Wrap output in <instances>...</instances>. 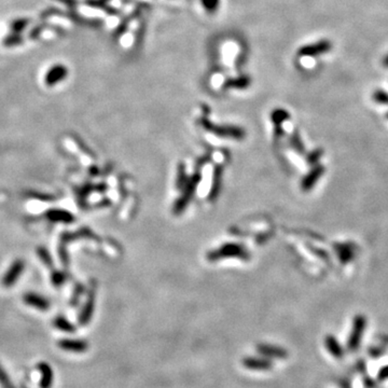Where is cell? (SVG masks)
<instances>
[{
  "mask_svg": "<svg viewBox=\"0 0 388 388\" xmlns=\"http://www.w3.org/2000/svg\"><path fill=\"white\" fill-rule=\"evenodd\" d=\"M250 79L247 76H241L234 78V79H229L226 80L224 86L226 88H238V89H243L246 88L249 84Z\"/></svg>",
  "mask_w": 388,
  "mask_h": 388,
  "instance_id": "13",
  "label": "cell"
},
{
  "mask_svg": "<svg viewBox=\"0 0 388 388\" xmlns=\"http://www.w3.org/2000/svg\"><path fill=\"white\" fill-rule=\"evenodd\" d=\"M0 386H1V388H15L10 380V377L6 374L1 365H0Z\"/></svg>",
  "mask_w": 388,
  "mask_h": 388,
  "instance_id": "16",
  "label": "cell"
},
{
  "mask_svg": "<svg viewBox=\"0 0 388 388\" xmlns=\"http://www.w3.org/2000/svg\"><path fill=\"white\" fill-rule=\"evenodd\" d=\"M386 116H387V119H388V113H387V114H386Z\"/></svg>",
  "mask_w": 388,
  "mask_h": 388,
  "instance_id": "21",
  "label": "cell"
},
{
  "mask_svg": "<svg viewBox=\"0 0 388 388\" xmlns=\"http://www.w3.org/2000/svg\"><path fill=\"white\" fill-rule=\"evenodd\" d=\"M24 303L27 304V305L35 307L37 309H40L42 312H45L50 308V302L48 299H45L44 296L37 294L34 292H28L26 293L23 297Z\"/></svg>",
  "mask_w": 388,
  "mask_h": 388,
  "instance_id": "6",
  "label": "cell"
},
{
  "mask_svg": "<svg viewBox=\"0 0 388 388\" xmlns=\"http://www.w3.org/2000/svg\"><path fill=\"white\" fill-rule=\"evenodd\" d=\"M220 0H202V4L207 12H215L219 6Z\"/></svg>",
  "mask_w": 388,
  "mask_h": 388,
  "instance_id": "18",
  "label": "cell"
},
{
  "mask_svg": "<svg viewBox=\"0 0 388 388\" xmlns=\"http://www.w3.org/2000/svg\"><path fill=\"white\" fill-rule=\"evenodd\" d=\"M383 66L388 68V54L383 58Z\"/></svg>",
  "mask_w": 388,
  "mask_h": 388,
  "instance_id": "20",
  "label": "cell"
},
{
  "mask_svg": "<svg viewBox=\"0 0 388 388\" xmlns=\"http://www.w3.org/2000/svg\"><path fill=\"white\" fill-rule=\"evenodd\" d=\"M367 327V318L364 315H357L353 320V327L351 334H349V339L347 346L352 351L357 349L360 341L362 339V335L365 333V330Z\"/></svg>",
  "mask_w": 388,
  "mask_h": 388,
  "instance_id": "1",
  "label": "cell"
},
{
  "mask_svg": "<svg viewBox=\"0 0 388 388\" xmlns=\"http://www.w3.org/2000/svg\"><path fill=\"white\" fill-rule=\"evenodd\" d=\"M47 25H48V24L42 23V24H39V25L35 26V27L29 31V35H28L29 39H31V40H36V39H38L39 37H40L41 32H42L45 28H47Z\"/></svg>",
  "mask_w": 388,
  "mask_h": 388,
  "instance_id": "17",
  "label": "cell"
},
{
  "mask_svg": "<svg viewBox=\"0 0 388 388\" xmlns=\"http://www.w3.org/2000/svg\"><path fill=\"white\" fill-rule=\"evenodd\" d=\"M326 345H327V348L329 349V352L331 353L332 356H334V357H336V358L342 357L343 349L340 345V343L338 342V340L333 338V335H329L328 338L326 339Z\"/></svg>",
  "mask_w": 388,
  "mask_h": 388,
  "instance_id": "10",
  "label": "cell"
},
{
  "mask_svg": "<svg viewBox=\"0 0 388 388\" xmlns=\"http://www.w3.org/2000/svg\"><path fill=\"white\" fill-rule=\"evenodd\" d=\"M24 42V37L21 34H16V32H10L9 35H6L2 39V44L5 48H13L21 45Z\"/></svg>",
  "mask_w": 388,
  "mask_h": 388,
  "instance_id": "9",
  "label": "cell"
},
{
  "mask_svg": "<svg viewBox=\"0 0 388 388\" xmlns=\"http://www.w3.org/2000/svg\"><path fill=\"white\" fill-rule=\"evenodd\" d=\"M332 49V43L329 40H320L313 44H307L300 48L297 51V55L302 57H314L321 54H325Z\"/></svg>",
  "mask_w": 388,
  "mask_h": 388,
  "instance_id": "2",
  "label": "cell"
},
{
  "mask_svg": "<svg viewBox=\"0 0 388 388\" xmlns=\"http://www.w3.org/2000/svg\"><path fill=\"white\" fill-rule=\"evenodd\" d=\"M68 76V69L63 64H55L50 67L44 76V83L48 87H54L60 82H63Z\"/></svg>",
  "mask_w": 388,
  "mask_h": 388,
  "instance_id": "3",
  "label": "cell"
},
{
  "mask_svg": "<svg viewBox=\"0 0 388 388\" xmlns=\"http://www.w3.org/2000/svg\"><path fill=\"white\" fill-rule=\"evenodd\" d=\"M58 347L65 352H71V353H83L88 351L89 345L87 342L82 340H71V339H65L57 343Z\"/></svg>",
  "mask_w": 388,
  "mask_h": 388,
  "instance_id": "5",
  "label": "cell"
},
{
  "mask_svg": "<svg viewBox=\"0 0 388 388\" xmlns=\"http://www.w3.org/2000/svg\"><path fill=\"white\" fill-rule=\"evenodd\" d=\"M84 3L87 5L91 6V8H96V9H100L102 11H105L108 14L115 15L119 13V10L116 8H113V6L109 5L107 1L105 0H84Z\"/></svg>",
  "mask_w": 388,
  "mask_h": 388,
  "instance_id": "8",
  "label": "cell"
},
{
  "mask_svg": "<svg viewBox=\"0 0 388 388\" xmlns=\"http://www.w3.org/2000/svg\"><path fill=\"white\" fill-rule=\"evenodd\" d=\"M30 23L29 18L26 17H19L15 18L10 23V29L11 32H16V34H21L23 30L28 27V25Z\"/></svg>",
  "mask_w": 388,
  "mask_h": 388,
  "instance_id": "11",
  "label": "cell"
},
{
  "mask_svg": "<svg viewBox=\"0 0 388 388\" xmlns=\"http://www.w3.org/2000/svg\"><path fill=\"white\" fill-rule=\"evenodd\" d=\"M48 217L53 221H63L68 222L71 220V215L64 210H50L48 212Z\"/></svg>",
  "mask_w": 388,
  "mask_h": 388,
  "instance_id": "14",
  "label": "cell"
},
{
  "mask_svg": "<svg viewBox=\"0 0 388 388\" xmlns=\"http://www.w3.org/2000/svg\"><path fill=\"white\" fill-rule=\"evenodd\" d=\"M56 1L68 6L69 9H74V10L77 8L78 4H79V1H78V0H56Z\"/></svg>",
  "mask_w": 388,
  "mask_h": 388,
  "instance_id": "19",
  "label": "cell"
},
{
  "mask_svg": "<svg viewBox=\"0 0 388 388\" xmlns=\"http://www.w3.org/2000/svg\"><path fill=\"white\" fill-rule=\"evenodd\" d=\"M24 268H25V263L23 260H16L13 262L3 276V280H2L3 286L6 288L12 287L13 285L16 283L19 276L22 275Z\"/></svg>",
  "mask_w": 388,
  "mask_h": 388,
  "instance_id": "4",
  "label": "cell"
},
{
  "mask_svg": "<svg viewBox=\"0 0 388 388\" xmlns=\"http://www.w3.org/2000/svg\"><path fill=\"white\" fill-rule=\"evenodd\" d=\"M372 98L375 102L380 103V105L388 106V93L383 90H377L372 95Z\"/></svg>",
  "mask_w": 388,
  "mask_h": 388,
  "instance_id": "15",
  "label": "cell"
},
{
  "mask_svg": "<svg viewBox=\"0 0 388 388\" xmlns=\"http://www.w3.org/2000/svg\"><path fill=\"white\" fill-rule=\"evenodd\" d=\"M54 326L56 329L61 330V331H64V332H75V326L71 323L70 321H68L65 317L63 316H58L56 317V318L54 319Z\"/></svg>",
  "mask_w": 388,
  "mask_h": 388,
  "instance_id": "12",
  "label": "cell"
},
{
  "mask_svg": "<svg viewBox=\"0 0 388 388\" xmlns=\"http://www.w3.org/2000/svg\"><path fill=\"white\" fill-rule=\"evenodd\" d=\"M38 370L40 371L41 374L40 388H52L54 382L53 369L47 362H40L38 365Z\"/></svg>",
  "mask_w": 388,
  "mask_h": 388,
  "instance_id": "7",
  "label": "cell"
}]
</instances>
